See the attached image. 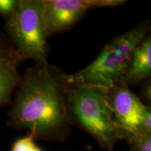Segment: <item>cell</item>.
Wrapping results in <instances>:
<instances>
[{
  "instance_id": "1",
  "label": "cell",
  "mask_w": 151,
  "mask_h": 151,
  "mask_svg": "<svg viewBox=\"0 0 151 151\" xmlns=\"http://www.w3.org/2000/svg\"><path fill=\"white\" fill-rule=\"evenodd\" d=\"M69 86L67 73L48 62L28 69L11 101L9 125L29 129L35 139H64L72 125L67 109Z\"/></svg>"
},
{
  "instance_id": "2",
  "label": "cell",
  "mask_w": 151,
  "mask_h": 151,
  "mask_svg": "<svg viewBox=\"0 0 151 151\" xmlns=\"http://www.w3.org/2000/svg\"><path fill=\"white\" fill-rule=\"evenodd\" d=\"M67 109L71 124L88 132L101 148L111 150L124 139L123 132L108 104L106 88L69 82Z\"/></svg>"
},
{
  "instance_id": "3",
  "label": "cell",
  "mask_w": 151,
  "mask_h": 151,
  "mask_svg": "<svg viewBox=\"0 0 151 151\" xmlns=\"http://www.w3.org/2000/svg\"><path fill=\"white\" fill-rule=\"evenodd\" d=\"M150 31V21L144 20L122 35L113 38L90 65L72 74L69 82L109 88L124 83L134 50Z\"/></svg>"
},
{
  "instance_id": "4",
  "label": "cell",
  "mask_w": 151,
  "mask_h": 151,
  "mask_svg": "<svg viewBox=\"0 0 151 151\" xmlns=\"http://www.w3.org/2000/svg\"><path fill=\"white\" fill-rule=\"evenodd\" d=\"M5 21L6 37L22 61L48 62L50 48L43 24V0H18L16 11Z\"/></svg>"
},
{
  "instance_id": "5",
  "label": "cell",
  "mask_w": 151,
  "mask_h": 151,
  "mask_svg": "<svg viewBox=\"0 0 151 151\" xmlns=\"http://www.w3.org/2000/svg\"><path fill=\"white\" fill-rule=\"evenodd\" d=\"M108 104L124 139L139 133H151L150 106H145L125 83L106 88Z\"/></svg>"
},
{
  "instance_id": "6",
  "label": "cell",
  "mask_w": 151,
  "mask_h": 151,
  "mask_svg": "<svg viewBox=\"0 0 151 151\" xmlns=\"http://www.w3.org/2000/svg\"><path fill=\"white\" fill-rule=\"evenodd\" d=\"M124 0H43V20L47 37L71 29L88 11L116 7Z\"/></svg>"
},
{
  "instance_id": "7",
  "label": "cell",
  "mask_w": 151,
  "mask_h": 151,
  "mask_svg": "<svg viewBox=\"0 0 151 151\" xmlns=\"http://www.w3.org/2000/svg\"><path fill=\"white\" fill-rule=\"evenodd\" d=\"M21 62L6 35L0 34V107L11 104L13 93L21 83L18 72Z\"/></svg>"
},
{
  "instance_id": "8",
  "label": "cell",
  "mask_w": 151,
  "mask_h": 151,
  "mask_svg": "<svg viewBox=\"0 0 151 151\" xmlns=\"http://www.w3.org/2000/svg\"><path fill=\"white\" fill-rule=\"evenodd\" d=\"M151 75V37L148 34L134 50L124 83L128 87L137 86Z\"/></svg>"
},
{
  "instance_id": "9",
  "label": "cell",
  "mask_w": 151,
  "mask_h": 151,
  "mask_svg": "<svg viewBox=\"0 0 151 151\" xmlns=\"http://www.w3.org/2000/svg\"><path fill=\"white\" fill-rule=\"evenodd\" d=\"M126 140L132 151H151V133H139Z\"/></svg>"
},
{
  "instance_id": "10",
  "label": "cell",
  "mask_w": 151,
  "mask_h": 151,
  "mask_svg": "<svg viewBox=\"0 0 151 151\" xmlns=\"http://www.w3.org/2000/svg\"><path fill=\"white\" fill-rule=\"evenodd\" d=\"M11 151H43L37 146L35 137L29 134L18 139L14 143Z\"/></svg>"
},
{
  "instance_id": "11",
  "label": "cell",
  "mask_w": 151,
  "mask_h": 151,
  "mask_svg": "<svg viewBox=\"0 0 151 151\" xmlns=\"http://www.w3.org/2000/svg\"><path fill=\"white\" fill-rule=\"evenodd\" d=\"M18 0H0V16L5 20L12 16L16 11Z\"/></svg>"
},
{
  "instance_id": "12",
  "label": "cell",
  "mask_w": 151,
  "mask_h": 151,
  "mask_svg": "<svg viewBox=\"0 0 151 151\" xmlns=\"http://www.w3.org/2000/svg\"><path fill=\"white\" fill-rule=\"evenodd\" d=\"M142 85V88H141V94L143 98H145L147 101L150 102L151 97V86H150V79H147L141 83Z\"/></svg>"
}]
</instances>
